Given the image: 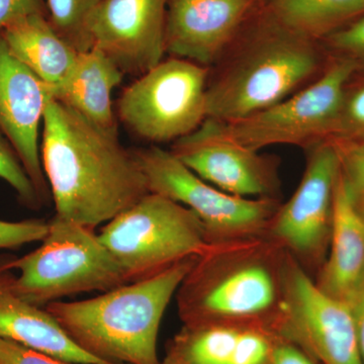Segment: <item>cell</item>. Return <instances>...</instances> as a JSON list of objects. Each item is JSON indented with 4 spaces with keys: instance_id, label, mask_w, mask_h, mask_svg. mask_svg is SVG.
I'll list each match as a JSON object with an SVG mask.
<instances>
[{
    "instance_id": "8992f818",
    "label": "cell",
    "mask_w": 364,
    "mask_h": 364,
    "mask_svg": "<svg viewBox=\"0 0 364 364\" xmlns=\"http://www.w3.org/2000/svg\"><path fill=\"white\" fill-rule=\"evenodd\" d=\"M356 71L350 60L335 57L316 80L279 104L232 123L210 119L223 136L249 149L273 145L308 149L331 138L345 87Z\"/></svg>"
},
{
    "instance_id": "5b68a950",
    "label": "cell",
    "mask_w": 364,
    "mask_h": 364,
    "mask_svg": "<svg viewBox=\"0 0 364 364\" xmlns=\"http://www.w3.org/2000/svg\"><path fill=\"white\" fill-rule=\"evenodd\" d=\"M98 237L128 284L213 251L202 221L188 208L155 193L107 222Z\"/></svg>"
},
{
    "instance_id": "f546056e",
    "label": "cell",
    "mask_w": 364,
    "mask_h": 364,
    "mask_svg": "<svg viewBox=\"0 0 364 364\" xmlns=\"http://www.w3.org/2000/svg\"><path fill=\"white\" fill-rule=\"evenodd\" d=\"M348 306H350L352 314H353L359 351H360L361 361L364 364V282Z\"/></svg>"
},
{
    "instance_id": "30bf717a",
    "label": "cell",
    "mask_w": 364,
    "mask_h": 364,
    "mask_svg": "<svg viewBox=\"0 0 364 364\" xmlns=\"http://www.w3.org/2000/svg\"><path fill=\"white\" fill-rule=\"evenodd\" d=\"M169 0H100L90 23L93 47L124 73L143 75L166 54Z\"/></svg>"
},
{
    "instance_id": "7a4b0ae2",
    "label": "cell",
    "mask_w": 364,
    "mask_h": 364,
    "mask_svg": "<svg viewBox=\"0 0 364 364\" xmlns=\"http://www.w3.org/2000/svg\"><path fill=\"white\" fill-rule=\"evenodd\" d=\"M214 67L207 86V119L232 123L303 90L327 65L321 42L287 28L263 6Z\"/></svg>"
},
{
    "instance_id": "3957f363",
    "label": "cell",
    "mask_w": 364,
    "mask_h": 364,
    "mask_svg": "<svg viewBox=\"0 0 364 364\" xmlns=\"http://www.w3.org/2000/svg\"><path fill=\"white\" fill-rule=\"evenodd\" d=\"M196 263L188 258L97 298L54 301L45 309L81 349L105 363L162 364L157 342L163 316Z\"/></svg>"
},
{
    "instance_id": "d6a6232c",
    "label": "cell",
    "mask_w": 364,
    "mask_h": 364,
    "mask_svg": "<svg viewBox=\"0 0 364 364\" xmlns=\"http://www.w3.org/2000/svg\"><path fill=\"white\" fill-rule=\"evenodd\" d=\"M263 1H264V4H265V2H267V0H263Z\"/></svg>"
},
{
    "instance_id": "7c38bea8",
    "label": "cell",
    "mask_w": 364,
    "mask_h": 364,
    "mask_svg": "<svg viewBox=\"0 0 364 364\" xmlns=\"http://www.w3.org/2000/svg\"><path fill=\"white\" fill-rule=\"evenodd\" d=\"M53 98L52 87L14 58L0 36V133L18 155L43 203L50 188L41 159L39 132Z\"/></svg>"
},
{
    "instance_id": "1f68e13d",
    "label": "cell",
    "mask_w": 364,
    "mask_h": 364,
    "mask_svg": "<svg viewBox=\"0 0 364 364\" xmlns=\"http://www.w3.org/2000/svg\"><path fill=\"white\" fill-rule=\"evenodd\" d=\"M162 364H188L184 358H182L181 354L176 350V348H172L169 351L168 355L164 359Z\"/></svg>"
},
{
    "instance_id": "f1b7e54d",
    "label": "cell",
    "mask_w": 364,
    "mask_h": 364,
    "mask_svg": "<svg viewBox=\"0 0 364 364\" xmlns=\"http://www.w3.org/2000/svg\"><path fill=\"white\" fill-rule=\"evenodd\" d=\"M30 14L49 16L45 0H0V32L7 23Z\"/></svg>"
},
{
    "instance_id": "5bb4252c",
    "label": "cell",
    "mask_w": 364,
    "mask_h": 364,
    "mask_svg": "<svg viewBox=\"0 0 364 364\" xmlns=\"http://www.w3.org/2000/svg\"><path fill=\"white\" fill-rule=\"evenodd\" d=\"M305 173L291 200L280 210L275 233L299 252H312L331 225L333 196L340 174V159L330 140L308 148Z\"/></svg>"
},
{
    "instance_id": "e0dca14e",
    "label": "cell",
    "mask_w": 364,
    "mask_h": 364,
    "mask_svg": "<svg viewBox=\"0 0 364 364\" xmlns=\"http://www.w3.org/2000/svg\"><path fill=\"white\" fill-rule=\"evenodd\" d=\"M331 251L318 287L349 305L364 282V221L339 174L333 196Z\"/></svg>"
},
{
    "instance_id": "ba28073f",
    "label": "cell",
    "mask_w": 364,
    "mask_h": 364,
    "mask_svg": "<svg viewBox=\"0 0 364 364\" xmlns=\"http://www.w3.org/2000/svg\"><path fill=\"white\" fill-rule=\"evenodd\" d=\"M150 193L191 210L210 235L247 233L264 224L274 210L270 198L228 195L203 181L171 152L158 146L134 151Z\"/></svg>"
},
{
    "instance_id": "7402d4cb",
    "label": "cell",
    "mask_w": 364,
    "mask_h": 364,
    "mask_svg": "<svg viewBox=\"0 0 364 364\" xmlns=\"http://www.w3.org/2000/svg\"><path fill=\"white\" fill-rule=\"evenodd\" d=\"M100 0H47L50 23L78 53L93 48L90 23Z\"/></svg>"
},
{
    "instance_id": "2e32d148",
    "label": "cell",
    "mask_w": 364,
    "mask_h": 364,
    "mask_svg": "<svg viewBox=\"0 0 364 364\" xmlns=\"http://www.w3.org/2000/svg\"><path fill=\"white\" fill-rule=\"evenodd\" d=\"M16 275L0 258V339L76 364H109L81 349L46 309L21 299L14 289Z\"/></svg>"
},
{
    "instance_id": "484cf974",
    "label": "cell",
    "mask_w": 364,
    "mask_h": 364,
    "mask_svg": "<svg viewBox=\"0 0 364 364\" xmlns=\"http://www.w3.org/2000/svg\"><path fill=\"white\" fill-rule=\"evenodd\" d=\"M321 42H325L328 48L336 53L337 58L350 60L358 67V71L364 70V16Z\"/></svg>"
},
{
    "instance_id": "d6986e66",
    "label": "cell",
    "mask_w": 364,
    "mask_h": 364,
    "mask_svg": "<svg viewBox=\"0 0 364 364\" xmlns=\"http://www.w3.org/2000/svg\"><path fill=\"white\" fill-rule=\"evenodd\" d=\"M124 72L102 50L79 53L73 71L54 100L70 107L102 130L117 134L112 92L123 81Z\"/></svg>"
},
{
    "instance_id": "ac0fdd59",
    "label": "cell",
    "mask_w": 364,
    "mask_h": 364,
    "mask_svg": "<svg viewBox=\"0 0 364 364\" xmlns=\"http://www.w3.org/2000/svg\"><path fill=\"white\" fill-rule=\"evenodd\" d=\"M14 58L55 91L66 82L79 53L54 30L48 16L30 14L16 18L0 32Z\"/></svg>"
},
{
    "instance_id": "8fae6325",
    "label": "cell",
    "mask_w": 364,
    "mask_h": 364,
    "mask_svg": "<svg viewBox=\"0 0 364 364\" xmlns=\"http://www.w3.org/2000/svg\"><path fill=\"white\" fill-rule=\"evenodd\" d=\"M263 6V0H169L165 51L210 68Z\"/></svg>"
},
{
    "instance_id": "4dcf8cb0",
    "label": "cell",
    "mask_w": 364,
    "mask_h": 364,
    "mask_svg": "<svg viewBox=\"0 0 364 364\" xmlns=\"http://www.w3.org/2000/svg\"><path fill=\"white\" fill-rule=\"evenodd\" d=\"M270 364H314L303 352L293 346L282 345L270 354Z\"/></svg>"
},
{
    "instance_id": "277c9868",
    "label": "cell",
    "mask_w": 364,
    "mask_h": 364,
    "mask_svg": "<svg viewBox=\"0 0 364 364\" xmlns=\"http://www.w3.org/2000/svg\"><path fill=\"white\" fill-rule=\"evenodd\" d=\"M14 289L33 306H48L65 296L109 291L128 284L123 269L98 234L55 215L39 248L23 257H7Z\"/></svg>"
},
{
    "instance_id": "ffe728a7",
    "label": "cell",
    "mask_w": 364,
    "mask_h": 364,
    "mask_svg": "<svg viewBox=\"0 0 364 364\" xmlns=\"http://www.w3.org/2000/svg\"><path fill=\"white\" fill-rule=\"evenodd\" d=\"M174 348L188 364H264L270 355L262 335L210 324L191 326Z\"/></svg>"
},
{
    "instance_id": "603a6c76",
    "label": "cell",
    "mask_w": 364,
    "mask_h": 364,
    "mask_svg": "<svg viewBox=\"0 0 364 364\" xmlns=\"http://www.w3.org/2000/svg\"><path fill=\"white\" fill-rule=\"evenodd\" d=\"M340 159V176L354 210L364 221V141L330 140Z\"/></svg>"
},
{
    "instance_id": "52a82bcc",
    "label": "cell",
    "mask_w": 364,
    "mask_h": 364,
    "mask_svg": "<svg viewBox=\"0 0 364 364\" xmlns=\"http://www.w3.org/2000/svg\"><path fill=\"white\" fill-rule=\"evenodd\" d=\"M210 70L186 59L163 60L122 93L119 119L149 142H176L189 135L207 119Z\"/></svg>"
},
{
    "instance_id": "cb8c5ba5",
    "label": "cell",
    "mask_w": 364,
    "mask_h": 364,
    "mask_svg": "<svg viewBox=\"0 0 364 364\" xmlns=\"http://www.w3.org/2000/svg\"><path fill=\"white\" fill-rule=\"evenodd\" d=\"M329 140L364 141V81L345 87L338 119Z\"/></svg>"
},
{
    "instance_id": "9c48e42d",
    "label": "cell",
    "mask_w": 364,
    "mask_h": 364,
    "mask_svg": "<svg viewBox=\"0 0 364 364\" xmlns=\"http://www.w3.org/2000/svg\"><path fill=\"white\" fill-rule=\"evenodd\" d=\"M171 152L196 176L228 195L269 198L277 188L275 160L229 140L210 119L176 141Z\"/></svg>"
},
{
    "instance_id": "d4e9b609",
    "label": "cell",
    "mask_w": 364,
    "mask_h": 364,
    "mask_svg": "<svg viewBox=\"0 0 364 364\" xmlns=\"http://www.w3.org/2000/svg\"><path fill=\"white\" fill-rule=\"evenodd\" d=\"M0 178L6 181L16 191L21 203L26 207L37 210L44 203L13 147L1 136H0Z\"/></svg>"
},
{
    "instance_id": "4316f807",
    "label": "cell",
    "mask_w": 364,
    "mask_h": 364,
    "mask_svg": "<svg viewBox=\"0 0 364 364\" xmlns=\"http://www.w3.org/2000/svg\"><path fill=\"white\" fill-rule=\"evenodd\" d=\"M49 231V221L26 220L9 222L0 220V249H16L43 241Z\"/></svg>"
},
{
    "instance_id": "4fadbf2b",
    "label": "cell",
    "mask_w": 364,
    "mask_h": 364,
    "mask_svg": "<svg viewBox=\"0 0 364 364\" xmlns=\"http://www.w3.org/2000/svg\"><path fill=\"white\" fill-rule=\"evenodd\" d=\"M287 322L324 364H363L350 306L332 298L299 267L287 270Z\"/></svg>"
},
{
    "instance_id": "9a60e30c",
    "label": "cell",
    "mask_w": 364,
    "mask_h": 364,
    "mask_svg": "<svg viewBox=\"0 0 364 364\" xmlns=\"http://www.w3.org/2000/svg\"><path fill=\"white\" fill-rule=\"evenodd\" d=\"M179 291L182 317L191 326L257 315L269 309L277 296L272 274L259 265L239 268L221 279H210L193 267Z\"/></svg>"
},
{
    "instance_id": "6da1fadb",
    "label": "cell",
    "mask_w": 364,
    "mask_h": 364,
    "mask_svg": "<svg viewBox=\"0 0 364 364\" xmlns=\"http://www.w3.org/2000/svg\"><path fill=\"white\" fill-rule=\"evenodd\" d=\"M41 159L55 215L90 229L150 193L135 155L124 149L117 134L54 98L45 111Z\"/></svg>"
},
{
    "instance_id": "83f0119b",
    "label": "cell",
    "mask_w": 364,
    "mask_h": 364,
    "mask_svg": "<svg viewBox=\"0 0 364 364\" xmlns=\"http://www.w3.org/2000/svg\"><path fill=\"white\" fill-rule=\"evenodd\" d=\"M0 364H76L64 359L33 350L32 348L0 339Z\"/></svg>"
},
{
    "instance_id": "44dd1931",
    "label": "cell",
    "mask_w": 364,
    "mask_h": 364,
    "mask_svg": "<svg viewBox=\"0 0 364 364\" xmlns=\"http://www.w3.org/2000/svg\"><path fill=\"white\" fill-rule=\"evenodd\" d=\"M264 6L280 23L317 42L364 14V0H267Z\"/></svg>"
}]
</instances>
